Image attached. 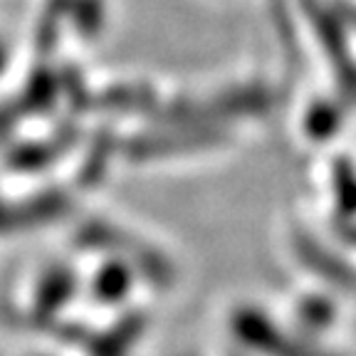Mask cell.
I'll use <instances>...</instances> for the list:
<instances>
[{"label": "cell", "instance_id": "cell-1", "mask_svg": "<svg viewBox=\"0 0 356 356\" xmlns=\"http://www.w3.org/2000/svg\"><path fill=\"white\" fill-rule=\"evenodd\" d=\"M292 245H295V255L302 265L309 270L312 275H317L327 284L337 289H346V292H356V267L334 250H329L327 245L314 240L309 233L297 230L292 235Z\"/></svg>", "mask_w": 356, "mask_h": 356}, {"label": "cell", "instance_id": "cell-2", "mask_svg": "<svg viewBox=\"0 0 356 356\" xmlns=\"http://www.w3.org/2000/svg\"><path fill=\"white\" fill-rule=\"evenodd\" d=\"M240 332L248 344H252L265 356H337L307 341L292 339L289 334H284L265 314H257V312H245L240 319Z\"/></svg>", "mask_w": 356, "mask_h": 356}, {"label": "cell", "instance_id": "cell-3", "mask_svg": "<svg viewBox=\"0 0 356 356\" xmlns=\"http://www.w3.org/2000/svg\"><path fill=\"white\" fill-rule=\"evenodd\" d=\"M346 106L341 104L334 95L329 97H314L302 117V129L309 136V141H332L346 124Z\"/></svg>", "mask_w": 356, "mask_h": 356}, {"label": "cell", "instance_id": "cell-4", "mask_svg": "<svg viewBox=\"0 0 356 356\" xmlns=\"http://www.w3.org/2000/svg\"><path fill=\"white\" fill-rule=\"evenodd\" d=\"M332 195L339 220H356V163L346 156L337 159L332 166Z\"/></svg>", "mask_w": 356, "mask_h": 356}, {"label": "cell", "instance_id": "cell-5", "mask_svg": "<svg viewBox=\"0 0 356 356\" xmlns=\"http://www.w3.org/2000/svg\"><path fill=\"white\" fill-rule=\"evenodd\" d=\"M97 102L119 111H149L156 106V92L149 84H119Z\"/></svg>", "mask_w": 356, "mask_h": 356}, {"label": "cell", "instance_id": "cell-6", "mask_svg": "<svg viewBox=\"0 0 356 356\" xmlns=\"http://www.w3.org/2000/svg\"><path fill=\"white\" fill-rule=\"evenodd\" d=\"M300 319L305 324H309L312 329H324L334 322V307L327 300H307L300 307Z\"/></svg>", "mask_w": 356, "mask_h": 356}, {"label": "cell", "instance_id": "cell-7", "mask_svg": "<svg viewBox=\"0 0 356 356\" xmlns=\"http://www.w3.org/2000/svg\"><path fill=\"white\" fill-rule=\"evenodd\" d=\"M332 3H334V8H337V13L341 15V20H344L351 38L356 40V3L354 0H332Z\"/></svg>", "mask_w": 356, "mask_h": 356}, {"label": "cell", "instance_id": "cell-8", "mask_svg": "<svg viewBox=\"0 0 356 356\" xmlns=\"http://www.w3.org/2000/svg\"><path fill=\"white\" fill-rule=\"evenodd\" d=\"M6 62H8L6 47H3V42H0V72H3V67H6Z\"/></svg>", "mask_w": 356, "mask_h": 356}]
</instances>
